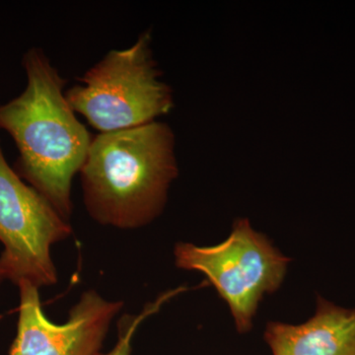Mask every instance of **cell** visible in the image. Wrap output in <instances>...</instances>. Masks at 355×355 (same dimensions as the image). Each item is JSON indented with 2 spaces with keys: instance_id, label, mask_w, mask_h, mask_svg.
Masks as SVG:
<instances>
[{
  "instance_id": "8",
  "label": "cell",
  "mask_w": 355,
  "mask_h": 355,
  "mask_svg": "<svg viewBox=\"0 0 355 355\" xmlns=\"http://www.w3.org/2000/svg\"><path fill=\"white\" fill-rule=\"evenodd\" d=\"M167 300V296H161L155 302L147 305L140 314L127 315L121 318L120 327H119L120 330H119L118 342L110 352H101L98 355H132V343L137 329L146 318L157 312L161 305Z\"/></svg>"
},
{
  "instance_id": "5",
  "label": "cell",
  "mask_w": 355,
  "mask_h": 355,
  "mask_svg": "<svg viewBox=\"0 0 355 355\" xmlns=\"http://www.w3.org/2000/svg\"><path fill=\"white\" fill-rule=\"evenodd\" d=\"M73 234L69 221L7 162L0 146V275L42 288L57 284L53 245Z\"/></svg>"
},
{
  "instance_id": "1",
  "label": "cell",
  "mask_w": 355,
  "mask_h": 355,
  "mask_svg": "<svg viewBox=\"0 0 355 355\" xmlns=\"http://www.w3.org/2000/svg\"><path fill=\"white\" fill-rule=\"evenodd\" d=\"M22 64L27 85L19 96L0 105V130L10 135L19 151L17 174L69 221L72 181L93 137L67 102V80L44 51L29 49Z\"/></svg>"
},
{
  "instance_id": "3",
  "label": "cell",
  "mask_w": 355,
  "mask_h": 355,
  "mask_svg": "<svg viewBox=\"0 0 355 355\" xmlns=\"http://www.w3.org/2000/svg\"><path fill=\"white\" fill-rule=\"evenodd\" d=\"M77 80L65 92L67 102L100 133L153 123L174 107L172 88L153 58L150 31L130 48L110 51Z\"/></svg>"
},
{
  "instance_id": "4",
  "label": "cell",
  "mask_w": 355,
  "mask_h": 355,
  "mask_svg": "<svg viewBox=\"0 0 355 355\" xmlns=\"http://www.w3.org/2000/svg\"><path fill=\"white\" fill-rule=\"evenodd\" d=\"M174 260L177 268L207 277L227 303L240 334L253 329L261 301L279 291L291 263L247 218L237 219L227 239L216 246L177 243Z\"/></svg>"
},
{
  "instance_id": "2",
  "label": "cell",
  "mask_w": 355,
  "mask_h": 355,
  "mask_svg": "<svg viewBox=\"0 0 355 355\" xmlns=\"http://www.w3.org/2000/svg\"><path fill=\"white\" fill-rule=\"evenodd\" d=\"M175 142L171 127L158 121L93 137L79 171L91 218L135 230L160 216L179 174Z\"/></svg>"
},
{
  "instance_id": "7",
  "label": "cell",
  "mask_w": 355,
  "mask_h": 355,
  "mask_svg": "<svg viewBox=\"0 0 355 355\" xmlns=\"http://www.w3.org/2000/svg\"><path fill=\"white\" fill-rule=\"evenodd\" d=\"M263 338L272 355H355V308L318 296L309 320L300 324L270 322Z\"/></svg>"
},
{
  "instance_id": "6",
  "label": "cell",
  "mask_w": 355,
  "mask_h": 355,
  "mask_svg": "<svg viewBox=\"0 0 355 355\" xmlns=\"http://www.w3.org/2000/svg\"><path fill=\"white\" fill-rule=\"evenodd\" d=\"M17 334L9 355H98L110 326L123 309L121 301H110L94 289L83 292L65 323H53L44 315L39 288L18 284Z\"/></svg>"
},
{
  "instance_id": "9",
  "label": "cell",
  "mask_w": 355,
  "mask_h": 355,
  "mask_svg": "<svg viewBox=\"0 0 355 355\" xmlns=\"http://www.w3.org/2000/svg\"><path fill=\"white\" fill-rule=\"evenodd\" d=\"M4 282L3 277H1V275H0V286H1L2 282Z\"/></svg>"
}]
</instances>
